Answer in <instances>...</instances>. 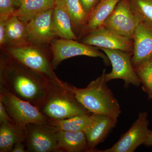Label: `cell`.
I'll use <instances>...</instances> for the list:
<instances>
[{"mask_svg":"<svg viewBox=\"0 0 152 152\" xmlns=\"http://www.w3.org/2000/svg\"><path fill=\"white\" fill-rule=\"evenodd\" d=\"M55 1L59 2L64 7L70 18L73 28L80 33L86 21L88 15L80 0Z\"/></svg>","mask_w":152,"mask_h":152,"instance_id":"obj_22","label":"cell"},{"mask_svg":"<svg viewBox=\"0 0 152 152\" xmlns=\"http://www.w3.org/2000/svg\"><path fill=\"white\" fill-rule=\"evenodd\" d=\"M25 128L15 123L0 124V152H11L17 142H24Z\"/></svg>","mask_w":152,"mask_h":152,"instance_id":"obj_20","label":"cell"},{"mask_svg":"<svg viewBox=\"0 0 152 152\" xmlns=\"http://www.w3.org/2000/svg\"><path fill=\"white\" fill-rule=\"evenodd\" d=\"M91 152L83 132L58 131L56 152Z\"/></svg>","mask_w":152,"mask_h":152,"instance_id":"obj_17","label":"cell"},{"mask_svg":"<svg viewBox=\"0 0 152 152\" xmlns=\"http://www.w3.org/2000/svg\"><path fill=\"white\" fill-rule=\"evenodd\" d=\"M20 5L21 0H0V16L15 15Z\"/></svg>","mask_w":152,"mask_h":152,"instance_id":"obj_25","label":"cell"},{"mask_svg":"<svg viewBox=\"0 0 152 152\" xmlns=\"http://www.w3.org/2000/svg\"><path fill=\"white\" fill-rule=\"evenodd\" d=\"M140 23L131 10L129 0H120L104 23L103 27L133 39L135 31Z\"/></svg>","mask_w":152,"mask_h":152,"instance_id":"obj_10","label":"cell"},{"mask_svg":"<svg viewBox=\"0 0 152 152\" xmlns=\"http://www.w3.org/2000/svg\"><path fill=\"white\" fill-rule=\"evenodd\" d=\"M4 122L15 123L6 110L2 101L0 99V124Z\"/></svg>","mask_w":152,"mask_h":152,"instance_id":"obj_27","label":"cell"},{"mask_svg":"<svg viewBox=\"0 0 152 152\" xmlns=\"http://www.w3.org/2000/svg\"><path fill=\"white\" fill-rule=\"evenodd\" d=\"M43 75L17 61L4 52L0 58V88L39 109L50 87Z\"/></svg>","mask_w":152,"mask_h":152,"instance_id":"obj_1","label":"cell"},{"mask_svg":"<svg viewBox=\"0 0 152 152\" xmlns=\"http://www.w3.org/2000/svg\"><path fill=\"white\" fill-rule=\"evenodd\" d=\"M30 44L26 24L16 16L11 17L7 23L4 42L1 49L23 46Z\"/></svg>","mask_w":152,"mask_h":152,"instance_id":"obj_18","label":"cell"},{"mask_svg":"<svg viewBox=\"0 0 152 152\" xmlns=\"http://www.w3.org/2000/svg\"><path fill=\"white\" fill-rule=\"evenodd\" d=\"M149 121L146 112H141L132 126L113 146L99 152H134L143 144L148 135Z\"/></svg>","mask_w":152,"mask_h":152,"instance_id":"obj_9","label":"cell"},{"mask_svg":"<svg viewBox=\"0 0 152 152\" xmlns=\"http://www.w3.org/2000/svg\"><path fill=\"white\" fill-rule=\"evenodd\" d=\"M105 71L104 69L102 75L86 88L72 86V89L77 99L90 113L118 118L121 111L118 102L107 85Z\"/></svg>","mask_w":152,"mask_h":152,"instance_id":"obj_2","label":"cell"},{"mask_svg":"<svg viewBox=\"0 0 152 152\" xmlns=\"http://www.w3.org/2000/svg\"><path fill=\"white\" fill-rule=\"evenodd\" d=\"M55 0H21L20 8L15 15L27 24L32 19L53 8Z\"/></svg>","mask_w":152,"mask_h":152,"instance_id":"obj_21","label":"cell"},{"mask_svg":"<svg viewBox=\"0 0 152 152\" xmlns=\"http://www.w3.org/2000/svg\"><path fill=\"white\" fill-rule=\"evenodd\" d=\"M53 9L37 16L26 24L30 44L42 47L56 39L51 24Z\"/></svg>","mask_w":152,"mask_h":152,"instance_id":"obj_12","label":"cell"},{"mask_svg":"<svg viewBox=\"0 0 152 152\" xmlns=\"http://www.w3.org/2000/svg\"><path fill=\"white\" fill-rule=\"evenodd\" d=\"M39 110L48 118L64 119L84 114L91 113L77 99L72 85L50 82L48 92Z\"/></svg>","mask_w":152,"mask_h":152,"instance_id":"obj_3","label":"cell"},{"mask_svg":"<svg viewBox=\"0 0 152 152\" xmlns=\"http://www.w3.org/2000/svg\"><path fill=\"white\" fill-rule=\"evenodd\" d=\"M0 99L14 123L26 127L32 123H48L49 118L35 106L17 97L9 91L0 88Z\"/></svg>","mask_w":152,"mask_h":152,"instance_id":"obj_5","label":"cell"},{"mask_svg":"<svg viewBox=\"0 0 152 152\" xmlns=\"http://www.w3.org/2000/svg\"><path fill=\"white\" fill-rule=\"evenodd\" d=\"M120 0H99L88 16L80 34L81 38L103 27L104 23L112 13Z\"/></svg>","mask_w":152,"mask_h":152,"instance_id":"obj_15","label":"cell"},{"mask_svg":"<svg viewBox=\"0 0 152 152\" xmlns=\"http://www.w3.org/2000/svg\"><path fill=\"white\" fill-rule=\"evenodd\" d=\"M11 17L0 16V46H3L5 37L6 26Z\"/></svg>","mask_w":152,"mask_h":152,"instance_id":"obj_26","label":"cell"},{"mask_svg":"<svg viewBox=\"0 0 152 152\" xmlns=\"http://www.w3.org/2000/svg\"><path fill=\"white\" fill-rule=\"evenodd\" d=\"M26 148L24 142L21 141L15 144L11 152H27V150Z\"/></svg>","mask_w":152,"mask_h":152,"instance_id":"obj_29","label":"cell"},{"mask_svg":"<svg viewBox=\"0 0 152 152\" xmlns=\"http://www.w3.org/2000/svg\"><path fill=\"white\" fill-rule=\"evenodd\" d=\"M93 122L92 113L79 115L64 119L49 118L48 124L57 131L86 132L91 127Z\"/></svg>","mask_w":152,"mask_h":152,"instance_id":"obj_19","label":"cell"},{"mask_svg":"<svg viewBox=\"0 0 152 152\" xmlns=\"http://www.w3.org/2000/svg\"><path fill=\"white\" fill-rule=\"evenodd\" d=\"M84 10L88 16L99 0H80Z\"/></svg>","mask_w":152,"mask_h":152,"instance_id":"obj_28","label":"cell"},{"mask_svg":"<svg viewBox=\"0 0 152 152\" xmlns=\"http://www.w3.org/2000/svg\"><path fill=\"white\" fill-rule=\"evenodd\" d=\"M133 39L132 62L135 68L152 56V28L140 23L135 31Z\"/></svg>","mask_w":152,"mask_h":152,"instance_id":"obj_14","label":"cell"},{"mask_svg":"<svg viewBox=\"0 0 152 152\" xmlns=\"http://www.w3.org/2000/svg\"><path fill=\"white\" fill-rule=\"evenodd\" d=\"M107 56L112 66L111 72L105 74L106 81L115 79H121L125 86L130 84L137 87L141 84L132 62L133 53L118 50L99 48Z\"/></svg>","mask_w":152,"mask_h":152,"instance_id":"obj_7","label":"cell"},{"mask_svg":"<svg viewBox=\"0 0 152 152\" xmlns=\"http://www.w3.org/2000/svg\"><path fill=\"white\" fill-rule=\"evenodd\" d=\"M144 145L147 146H152V131H150L147 137L146 140L145 141Z\"/></svg>","mask_w":152,"mask_h":152,"instance_id":"obj_30","label":"cell"},{"mask_svg":"<svg viewBox=\"0 0 152 152\" xmlns=\"http://www.w3.org/2000/svg\"><path fill=\"white\" fill-rule=\"evenodd\" d=\"M131 10L140 23L152 28V0H129Z\"/></svg>","mask_w":152,"mask_h":152,"instance_id":"obj_23","label":"cell"},{"mask_svg":"<svg viewBox=\"0 0 152 152\" xmlns=\"http://www.w3.org/2000/svg\"><path fill=\"white\" fill-rule=\"evenodd\" d=\"M93 115L92 124L85 133L91 152H97L96 147L104 140L118 122L116 117L100 114Z\"/></svg>","mask_w":152,"mask_h":152,"instance_id":"obj_13","label":"cell"},{"mask_svg":"<svg viewBox=\"0 0 152 152\" xmlns=\"http://www.w3.org/2000/svg\"><path fill=\"white\" fill-rule=\"evenodd\" d=\"M51 24L54 33L57 37L67 39H77L67 12L63 5L56 1H55L52 12Z\"/></svg>","mask_w":152,"mask_h":152,"instance_id":"obj_16","label":"cell"},{"mask_svg":"<svg viewBox=\"0 0 152 152\" xmlns=\"http://www.w3.org/2000/svg\"><path fill=\"white\" fill-rule=\"evenodd\" d=\"M24 142L29 152H56L57 132L47 123L29 124L25 128Z\"/></svg>","mask_w":152,"mask_h":152,"instance_id":"obj_8","label":"cell"},{"mask_svg":"<svg viewBox=\"0 0 152 152\" xmlns=\"http://www.w3.org/2000/svg\"><path fill=\"white\" fill-rule=\"evenodd\" d=\"M142 84V89L152 99V56L134 68Z\"/></svg>","mask_w":152,"mask_h":152,"instance_id":"obj_24","label":"cell"},{"mask_svg":"<svg viewBox=\"0 0 152 152\" xmlns=\"http://www.w3.org/2000/svg\"><path fill=\"white\" fill-rule=\"evenodd\" d=\"M83 43L96 47L98 48L118 50L133 53L134 41L113 31L109 29L102 27L82 37Z\"/></svg>","mask_w":152,"mask_h":152,"instance_id":"obj_11","label":"cell"},{"mask_svg":"<svg viewBox=\"0 0 152 152\" xmlns=\"http://www.w3.org/2000/svg\"><path fill=\"white\" fill-rule=\"evenodd\" d=\"M2 51L17 61L45 77L50 81L62 83L54 72L49 55L41 47L30 44L14 48H5Z\"/></svg>","mask_w":152,"mask_h":152,"instance_id":"obj_4","label":"cell"},{"mask_svg":"<svg viewBox=\"0 0 152 152\" xmlns=\"http://www.w3.org/2000/svg\"><path fill=\"white\" fill-rule=\"evenodd\" d=\"M50 45L52 54L51 64L54 69H56L64 60L77 56L99 57L107 64L109 63L110 60L107 55L100 51V49L75 40L56 38Z\"/></svg>","mask_w":152,"mask_h":152,"instance_id":"obj_6","label":"cell"}]
</instances>
